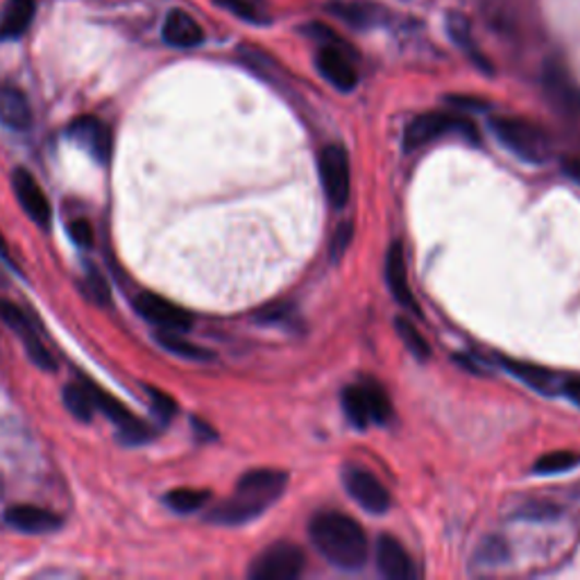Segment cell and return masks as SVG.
<instances>
[{
  "label": "cell",
  "mask_w": 580,
  "mask_h": 580,
  "mask_svg": "<svg viewBox=\"0 0 580 580\" xmlns=\"http://www.w3.org/2000/svg\"><path fill=\"white\" fill-rule=\"evenodd\" d=\"M88 392H91V400H94L96 409L103 411L120 431V438L128 445H143L152 438V429L147 424H143L128 406L120 404L116 396H111L109 392H105L100 386H96L94 381H84Z\"/></svg>",
  "instance_id": "8"
},
{
  "label": "cell",
  "mask_w": 580,
  "mask_h": 580,
  "mask_svg": "<svg viewBox=\"0 0 580 580\" xmlns=\"http://www.w3.org/2000/svg\"><path fill=\"white\" fill-rule=\"evenodd\" d=\"M5 522L12 529L29 535H42L62 529V519H59L55 512L37 506H12L5 512Z\"/></svg>",
  "instance_id": "19"
},
{
  "label": "cell",
  "mask_w": 580,
  "mask_h": 580,
  "mask_svg": "<svg viewBox=\"0 0 580 580\" xmlns=\"http://www.w3.org/2000/svg\"><path fill=\"white\" fill-rule=\"evenodd\" d=\"M343 481H345V487L350 497L368 512H375V514H381L388 510L390 506V495L383 487V483L370 474L368 470L363 467H347L345 474H343Z\"/></svg>",
  "instance_id": "11"
},
{
  "label": "cell",
  "mask_w": 580,
  "mask_h": 580,
  "mask_svg": "<svg viewBox=\"0 0 580 580\" xmlns=\"http://www.w3.org/2000/svg\"><path fill=\"white\" fill-rule=\"evenodd\" d=\"M309 535L318 552L339 569L356 571L370 556V542L356 519L343 512H320L311 519Z\"/></svg>",
  "instance_id": "2"
},
{
  "label": "cell",
  "mask_w": 580,
  "mask_h": 580,
  "mask_svg": "<svg viewBox=\"0 0 580 580\" xmlns=\"http://www.w3.org/2000/svg\"><path fill=\"white\" fill-rule=\"evenodd\" d=\"M506 558V544L504 540H487L483 546H481V560L485 565H499L501 560Z\"/></svg>",
  "instance_id": "34"
},
{
  "label": "cell",
  "mask_w": 580,
  "mask_h": 580,
  "mask_svg": "<svg viewBox=\"0 0 580 580\" xmlns=\"http://www.w3.org/2000/svg\"><path fill=\"white\" fill-rule=\"evenodd\" d=\"M147 394H150V402H152V409H155V413L164 419V422H170L173 415L177 413V404L170 394L162 392L159 388H152V386H145Z\"/></svg>",
  "instance_id": "31"
},
{
  "label": "cell",
  "mask_w": 580,
  "mask_h": 580,
  "mask_svg": "<svg viewBox=\"0 0 580 580\" xmlns=\"http://www.w3.org/2000/svg\"><path fill=\"white\" fill-rule=\"evenodd\" d=\"M0 257L8 259L10 261V248H8V242H5V236L3 232H0Z\"/></svg>",
  "instance_id": "38"
},
{
  "label": "cell",
  "mask_w": 580,
  "mask_h": 580,
  "mask_svg": "<svg viewBox=\"0 0 580 580\" xmlns=\"http://www.w3.org/2000/svg\"><path fill=\"white\" fill-rule=\"evenodd\" d=\"M164 42L173 48H196L204 42V33L200 23L181 10L168 12L164 21Z\"/></svg>",
  "instance_id": "20"
},
{
  "label": "cell",
  "mask_w": 580,
  "mask_h": 580,
  "mask_svg": "<svg viewBox=\"0 0 580 580\" xmlns=\"http://www.w3.org/2000/svg\"><path fill=\"white\" fill-rule=\"evenodd\" d=\"M157 343L168 350L170 354L179 356V358H187V360H213V352L200 347V345H193L191 341L187 339H181V333L179 331H162L157 333Z\"/></svg>",
  "instance_id": "24"
},
{
  "label": "cell",
  "mask_w": 580,
  "mask_h": 580,
  "mask_svg": "<svg viewBox=\"0 0 580 580\" xmlns=\"http://www.w3.org/2000/svg\"><path fill=\"white\" fill-rule=\"evenodd\" d=\"M304 571L301 548L291 542H277L268 546L252 563L250 580H295Z\"/></svg>",
  "instance_id": "6"
},
{
  "label": "cell",
  "mask_w": 580,
  "mask_h": 580,
  "mask_svg": "<svg viewBox=\"0 0 580 580\" xmlns=\"http://www.w3.org/2000/svg\"><path fill=\"white\" fill-rule=\"evenodd\" d=\"M64 406L80 422L94 419L96 404H94V400H91V392H88L86 383H69L64 388Z\"/></svg>",
  "instance_id": "25"
},
{
  "label": "cell",
  "mask_w": 580,
  "mask_h": 580,
  "mask_svg": "<svg viewBox=\"0 0 580 580\" xmlns=\"http://www.w3.org/2000/svg\"><path fill=\"white\" fill-rule=\"evenodd\" d=\"M504 368L517 377L522 383H526L529 388L544 392V394H554L558 390L556 386V375L546 368H540V365L533 363H524V360H512V358H501Z\"/></svg>",
  "instance_id": "22"
},
{
  "label": "cell",
  "mask_w": 580,
  "mask_h": 580,
  "mask_svg": "<svg viewBox=\"0 0 580 580\" xmlns=\"http://www.w3.org/2000/svg\"><path fill=\"white\" fill-rule=\"evenodd\" d=\"M35 19V0H8L0 16V42H14L27 33Z\"/></svg>",
  "instance_id": "21"
},
{
  "label": "cell",
  "mask_w": 580,
  "mask_h": 580,
  "mask_svg": "<svg viewBox=\"0 0 580 580\" xmlns=\"http://www.w3.org/2000/svg\"><path fill=\"white\" fill-rule=\"evenodd\" d=\"M449 33L455 39V44H461V48H472V37H470V23L465 16L451 14L449 16Z\"/></svg>",
  "instance_id": "32"
},
{
  "label": "cell",
  "mask_w": 580,
  "mask_h": 580,
  "mask_svg": "<svg viewBox=\"0 0 580 580\" xmlns=\"http://www.w3.org/2000/svg\"><path fill=\"white\" fill-rule=\"evenodd\" d=\"M86 297L98 304V307H109V301H111V293H109V284L107 280L103 277V274L94 268V265H88L86 268V277H84V284H82Z\"/></svg>",
  "instance_id": "29"
},
{
  "label": "cell",
  "mask_w": 580,
  "mask_h": 580,
  "mask_svg": "<svg viewBox=\"0 0 580 580\" xmlns=\"http://www.w3.org/2000/svg\"><path fill=\"white\" fill-rule=\"evenodd\" d=\"M69 137L75 139L88 155L100 164H107L111 157V132L96 116H80L69 126Z\"/></svg>",
  "instance_id": "15"
},
{
  "label": "cell",
  "mask_w": 580,
  "mask_h": 580,
  "mask_svg": "<svg viewBox=\"0 0 580 580\" xmlns=\"http://www.w3.org/2000/svg\"><path fill=\"white\" fill-rule=\"evenodd\" d=\"M386 282H388V288L392 293V297L402 304L404 309L419 313V307L417 301L413 297V291L409 286V272H406V259H404V248L400 240H394L390 250H388V257H386Z\"/></svg>",
  "instance_id": "16"
},
{
  "label": "cell",
  "mask_w": 580,
  "mask_h": 580,
  "mask_svg": "<svg viewBox=\"0 0 580 580\" xmlns=\"http://www.w3.org/2000/svg\"><path fill=\"white\" fill-rule=\"evenodd\" d=\"M318 71L329 84L341 91H354L358 84V71L352 62V55L343 44H339V39L320 48Z\"/></svg>",
  "instance_id": "12"
},
{
  "label": "cell",
  "mask_w": 580,
  "mask_h": 580,
  "mask_svg": "<svg viewBox=\"0 0 580 580\" xmlns=\"http://www.w3.org/2000/svg\"><path fill=\"white\" fill-rule=\"evenodd\" d=\"M490 128L497 139L519 159L529 164H544L552 157V139H548V134L540 126L531 123L526 118L499 116L490 120Z\"/></svg>",
  "instance_id": "3"
},
{
  "label": "cell",
  "mask_w": 580,
  "mask_h": 580,
  "mask_svg": "<svg viewBox=\"0 0 580 580\" xmlns=\"http://www.w3.org/2000/svg\"><path fill=\"white\" fill-rule=\"evenodd\" d=\"M286 483L288 474L282 470H252L240 476L234 497L213 508L206 519L221 526L248 524L284 495Z\"/></svg>",
  "instance_id": "1"
},
{
  "label": "cell",
  "mask_w": 580,
  "mask_h": 580,
  "mask_svg": "<svg viewBox=\"0 0 580 580\" xmlns=\"http://www.w3.org/2000/svg\"><path fill=\"white\" fill-rule=\"evenodd\" d=\"M394 327H396V333H400V339L404 341L406 350H409L417 360H426V358L431 356V347H429V343H426V339L422 335V331H419L413 322H409V320H404V318H396V320H394Z\"/></svg>",
  "instance_id": "27"
},
{
  "label": "cell",
  "mask_w": 580,
  "mask_h": 580,
  "mask_svg": "<svg viewBox=\"0 0 580 580\" xmlns=\"http://www.w3.org/2000/svg\"><path fill=\"white\" fill-rule=\"evenodd\" d=\"M544 94L560 114L567 118H580V88L573 84L571 75L556 62H548L542 75Z\"/></svg>",
  "instance_id": "13"
},
{
  "label": "cell",
  "mask_w": 580,
  "mask_h": 580,
  "mask_svg": "<svg viewBox=\"0 0 580 580\" xmlns=\"http://www.w3.org/2000/svg\"><path fill=\"white\" fill-rule=\"evenodd\" d=\"M0 320H3L19 335V339L23 341V347H25L29 360H33L37 365V368L48 370V372L57 370V363H55L52 354L42 343V339L37 335L33 322H29V318L16 307L14 301L0 299Z\"/></svg>",
  "instance_id": "9"
},
{
  "label": "cell",
  "mask_w": 580,
  "mask_h": 580,
  "mask_svg": "<svg viewBox=\"0 0 580 580\" xmlns=\"http://www.w3.org/2000/svg\"><path fill=\"white\" fill-rule=\"evenodd\" d=\"M0 123L14 132H25L33 126V107L27 96L10 82H0Z\"/></svg>",
  "instance_id": "18"
},
{
  "label": "cell",
  "mask_w": 580,
  "mask_h": 580,
  "mask_svg": "<svg viewBox=\"0 0 580 580\" xmlns=\"http://www.w3.org/2000/svg\"><path fill=\"white\" fill-rule=\"evenodd\" d=\"M580 465V455L571 451H552L544 453L540 461L533 465L537 474H560Z\"/></svg>",
  "instance_id": "28"
},
{
  "label": "cell",
  "mask_w": 580,
  "mask_h": 580,
  "mask_svg": "<svg viewBox=\"0 0 580 580\" xmlns=\"http://www.w3.org/2000/svg\"><path fill=\"white\" fill-rule=\"evenodd\" d=\"M343 409L358 429H365L368 424H383L390 417V400L375 379L345 388Z\"/></svg>",
  "instance_id": "4"
},
{
  "label": "cell",
  "mask_w": 580,
  "mask_h": 580,
  "mask_svg": "<svg viewBox=\"0 0 580 580\" xmlns=\"http://www.w3.org/2000/svg\"><path fill=\"white\" fill-rule=\"evenodd\" d=\"M320 177L331 206L343 209L352 193L350 155L343 145H327L320 152Z\"/></svg>",
  "instance_id": "7"
},
{
  "label": "cell",
  "mask_w": 580,
  "mask_h": 580,
  "mask_svg": "<svg viewBox=\"0 0 580 580\" xmlns=\"http://www.w3.org/2000/svg\"><path fill=\"white\" fill-rule=\"evenodd\" d=\"M563 392L569 396V400H571L576 406H580V379H571V381H567V383L563 386Z\"/></svg>",
  "instance_id": "37"
},
{
  "label": "cell",
  "mask_w": 580,
  "mask_h": 580,
  "mask_svg": "<svg viewBox=\"0 0 580 580\" xmlns=\"http://www.w3.org/2000/svg\"><path fill=\"white\" fill-rule=\"evenodd\" d=\"M213 3L248 23H265V16L261 14V10L252 3V0H213Z\"/></svg>",
  "instance_id": "30"
},
{
  "label": "cell",
  "mask_w": 580,
  "mask_h": 580,
  "mask_svg": "<svg viewBox=\"0 0 580 580\" xmlns=\"http://www.w3.org/2000/svg\"><path fill=\"white\" fill-rule=\"evenodd\" d=\"M134 309L141 318H145L147 322L157 324L166 331H189L193 327V316L189 311H185L177 304L155 295V293H141L134 299Z\"/></svg>",
  "instance_id": "10"
},
{
  "label": "cell",
  "mask_w": 580,
  "mask_h": 580,
  "mask_svg": "<svg viewBox=\"0 0 580 580\" xmlns=\"http://www.w3.org/2000/svg\"><path fill=\"white\" fill-rule=\"evenodd\" d=\"M350 240H352V225L350 223H343L339 229H335V234H333L331 255L333 257H341L345 252V248L350 246Z\"/></svg>",
  "instance_id": "35"
},
{
  "label": "cell",
  "mask_w": 580,
  "mask_h": 580,
  "mask_svg": "<svg viewBox=\"0 0 580 580\" xmlns=\"http://www.w3.org/2000/svg\"><path fill=\"white\" fill-rule=\"evenodd\" d=\"M375 556L379 571L390 580H413L417 573L411 556L406 554V548L400 544V540H394L390 535H381L377 540Z\"/></svg>",
  "instance_id": "17"
},
{
  "label": "cell",
  "mask_w": 580,
  "mask_h": 580,
  "mask_svg": "<svg viewBox=\"0 0 580 580\" xmlns=\"http://www.w3.org/2000/svg\"><path fill=\"white\" fill-rule=\"evenodd\" d=\"M331 12L356 27L372 25L381 16L379 8L370 3H358V0H335V3H331Z\"/></svg>",
  "instance_id": "23"
},
{
  "label": "cell",
  "mask_w": 580,
  "mask_h": 580,
  "mask_svg": "<svg viewBox=\"0 0 580 580\" xmlns=\"http://www.w3.org/2000/svg\"><path fill=\"white\" fill-rule=\"evenodd\" d=\"M563 170L567 177H571L576 181V185H580V157H565Z\"/></svg>",
  "instance_id": "36"
},
{
  "label": "cell",
  "mask_w": 580,
  "mask_h": 580,
  "mask_svg": "<svg viewBox=\"0 0 580 580\" xmlns=\"http://www.w3.org/2000/svg\"><path fill=\"white\" fill-rule=\"evenodd\" d=\"M69 234H71L75 246H80V248H91V246H94V227H91V223H86L82 218L80 221H73L69 225Z\"/></svg>",
  "instance_id": "33"
},
{
  "label": "cell",
  "mask_w": 580,
  "mask_h": 580,
  "mask_svg": "<svg viewBox=\"0 0 580 580\" xmlns=\"http://www.w3.org/2000/svg\"><path fill=\"white\" fill-rule=\"evenodd\" d=\"M12 189L16 193V200L21 202L23 211L29 216V221H35L42 227L50 225L52 211L50 202L44 193V189L37 185V179L29 175L25 168H16L12 173Z\"/></svg>",
  "instance_id": "14"
},
{
  "label": "cell",
  "mask_w": 580,
  "mask_h": 580,
  "mask_svg": "<svg viewBox=\"0 0 580 580\" xmlns=\"http://www.w3.org/2000/svg\"><path fill=\"white\" fill-rule=\"evenodd\" d=\"M465 134L472 141H476V128L470 123L467 118L455 116L449 111H429L417 116L413 123L406 128L404 134V147L406 150H417L426 143H431L445 134Z\"/></svg>",
  "instance_id": "5"
},
{
  "label": "cell",
  "mask_w": 580,
  "mask_h": 580,
  "mask_svg": "<svg viewBox=\"0 0 580 580\" xmlns=\"http://www.w3.org/2000/svg\"><path fill=\"white\" fill-rule=\"evenodd\" d=\"M211 499V493L206 490H191V487H179V490H173L166 495V506L173 512L179 514H191L198 512L200 508H204V504Z\"/></svg>",
  "instance_id": "26"
}]
</instances>
